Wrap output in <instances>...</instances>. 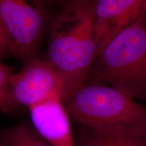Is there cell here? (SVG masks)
<instances>
[{"mask_svg": "<svg viewBox=\"0 0 146 146\" xmlns=\"http://www.w3.org/2000/svg\"><path fill=\"white\" fill-rule=\"evenodd\" d=\"M97 53L94 0L65 4L53 21L46 59L62 78L68 97L87 81Z\"/></svg>", "mask_w": 146, "mask_h": 146, "instance_id": "obj_1", "label": "cell"}, {"mask_svg": "<svg viewBox=\"0 0 146 146\" xmlns=\"http://www.w3.org/2000/svg\"><path fill=\"white\" fill-rule=\"evenodd\" d=\"M64 103L70 118L83 127L146 137V108L114 87L87 81Z\"/></svg>", "mask_w": 146, "mask_h": 146, "instance_id": "obj_2", "label": "cell"}, {"mask_svg": "<svg viewBox=\"0 0 146 146\" xmlns=\"http://www.w3.org/2000/svg\"><path fill=\"white\" fill-rule=\"evenodd\" d=\"M87 81L146 99V14L114 35L98 52Z\"/></svg>", "mask_w": 146, "mask_h": 146, "instance_id": "obj_3", "label": "cell"}, {"mask_svg": "<svg viewBox=\"0 0 146 146\" xmlns=\"http://www.w3.org/2000/svg\"><path fill=\"white\" fill-rule=\"evenodd\" d=\"M14 99L28 108L50 100L64 102L68 94L62 78L47 59L33 57L25 60L23 68L11 76Z\"/></svg>", "mask_w": 146, "mask_h": 146, "instance_id": "obj_4", "label": "cell"}, {"mask_svg": "<svg viewBox=\"0 0 146 146\" xmlns=\"http://www.w3.org/2000/svg\"><path fill=\"white\" fill-rule=\"evenodd\" d=\"M0 16L10 33L15 56L25 60L33 56L44 27L41 3L36 0H0Z\"/></svg>", "mask_w": 146, "mask_h": 146, "instance_id": "obj_5", "label": "cell"}, {"mask_svg": "<svg viewBox=\"0 0 146 146\" xmlns=\"http://www.w3.org/2000/svg\"><path fill=\"white\" fill-rule=\"evenodd\" d=\"M145 14L146 0H94L98 52L113 36Z\"/></svg>", "mask_w": 146, "mask_h": 146, "instance_id": "obj_6", "label": "cell"}, {"mask_svg": "<svg viewBox=\"0 0 146 146\" xmlns=\"http://www.w3.org/2000/svg\"><path fill=\"white\" fill-rule=\"evenodd\" d=\"M29 110L33 127L50 146H76L70 116L62 100H50Z\"/></svg>", "mask_w": 146, "mask_h": 146, "instance_id": "obj_7", "label": "cell"}, {"mask_svg": "<svg viewBox=\"0 0 146 146\" xmlns=\"http://www.w3.org/2000/svg\"><path fill=\"white\" fill-rule=\"evenodd\" d=\"M76 146H146V137L82 126Z\"/></svg>", "mask_w": 146, "mask_h": 146, "instance_id": "obj_8", "label": "cell"}, {"mask_svg": "<svg viewBox=\"0 0 146 146\" xmlns=\"http://www.w3.org/2000/svg\"><path fill=\"white\" fill-rule=\"evenodd\" d=\"M0 146H50L36 132L32 125L21 123L5 131Z\"/></svg>", "mask_w": 146, "mask_h": 146, "instance_id": "obj_9", "label": "cell"}, {"mask_svg": "<svg viewBox=\"0 0 146 146\" xmlns=\"http://www.w3.org/2000/svg\"><path fill=\"white\" fill-rule=\"evenodd\" d=\"M13 73L11 67L0 62V111L7 114L14 112L19 106L11 89L10 78Z\"/></svg>", "mask_w": 146, "mask_h": 146, "instance_id": "obj_10", "label": "cell"}, {"mask_svg": "<svg viewBox=\"0 0 146 146\" xmlns=\"http://www.w3.org/2000/svg\"><path fill=\"white\" fill-rule=\"evenodd\" d=\"M15 56L12 39L8 29L0 16V58Z\"/></svg>", "mask_w": 146, "mask_h": 146, "instance_id": "obj_11", "label": "cell"}, {"mask_svg": "<svg viewBox=\"0 0 146 146\" xmlns=\"http://www.w3.org/2000/svg\"><path fill=\"white\" fill-rule=\"evenodd\" d=\"M64 2V5L67 4V3H78V2H85V1H91V0H62Z\"/></svg>", "mask_w": 146, "mask_h": 146, "instance_id": "obj_12", "label": "cell"}, {"mask_svg": "<svg viewBox=\"0 0 146 146\" xmlns=\"http://www.w3.org/2000/svg\"><path fill=\"white\" fill-rule=\"evenodd\" d=\"M36 1H37L38 2H39L41 4V3L44 2V1H45V2L47 1H47H54V0H36Z\"/></svg>", "mask_w": 146, "mask_h": 146, "instance_id": "obj_13", "label": "cell"}]
</instances>
